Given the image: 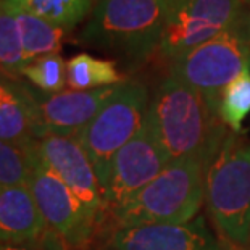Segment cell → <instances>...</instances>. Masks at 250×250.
Here are the masks:
<instances>
[{
  "instance_id": "cell-23",
  "label": "cell",
  "mask_w": 250,
  "mask_h": 250,
  "mask_svg": "<svg viewBox=\"0 0 250 250\" xmlns=\"http://www.w3.org/2000/svg\"><path fill=\"white\" fill-rule=\"evenodd\" d=\"M0 250H37L31 244H0Z\"/></svg>"
},
{
  "instance_id": "cell-2",
  "label": "cell",
  "mask_w": 250,
  "mask_h": 250,
  "mask_svg": "<svg viewBox=\"0 0 250 250\" xmlns=\"http://www.w3.org/2000/svg\"><path fill=\"white\" fill-rule=\"evenodd\" d=\"M179 0H95L79 41L139 62L160 47Z\"/></svg>"
},
{
  "instance_id": "cell-19",
  "label": "cell",
  "mask_w": 250,
  "mask_h": 250,
  "mask_svg": "<svg viewBox=\"0 0 250 250\" xmlns=\"http://www.w3.org/2000/svg\"><path fill=\"white\" fill-rule=\"evenodd\" d=\"M250 113V68L244 70L221 92L218 102V116L223 125L239 132L242 121Z\"/></svg>"
},
{
  "instance_id": "cell-11",
  "label": "cell",
  "mask_w": 250,
  "mask_h": 250,
  "mask_svg": "<svg viewBox=\"0 0 250 250\" xmlns=\"http://www.w3.org/2000/svg\"><path fill=\"white\" fill-rule=\"evenodd\" d=\"M121 84L94 90H62L47 97H37L31 90L39 121L37 139L47 134L74 136L97 116L118 92Z\"/></svg>"
},
{
  "instance_id": "cell-18",
  "label": "cell",
  "mask_w": 250,
  "mask_h": 250,
  "mask_svg": "<svg viewBox=\"0 0 250 250\" xmlns=\"http://www.w3.org/2000/svg\"><path fill=\"white\" fill-rule=\"evenodd\" d=\"M26 63L15 13L0 0V79L18 81Z\"/></svg>"
},
{
  "instance_id": "cell-10",
  "label": "cell",
  "mask_w": 250,
  "mask_h": 250,
  "mask_svg": "<svg viewBox=\"0 0 250 250\" xmlns=\"http://www.w3.org/2000/svg\"><path fill=\"white\" fill-rule=\"evenodd\" d=\"M37 150L44 162L76 195L87 216L97 223L105 208V195L92 162L76 136L47 134L36 139Z\"/></svg>"
},
{
  "instance_id": "cell-8",
  "label": "cell",
  "mask_w": 250,
  "mask_h": 250,
  "mask_svg": "<svg viewBox=\"0 0 250 250\" xmlns=\"http://www.w3.org/2000/svg\"><path fill=\"white\" fill-rule=\"evenodd\" d=\"M246 0H179L165 28L160 50L176 60L229 29L244 15Z\"/></svg>"
},
{
  "instance_id": "cell-15",
  "label": "cell",
  "mask_w": 250,
  "mask_h": 250,
  "mask_svg": "<svg viewBox=\"0 0 250 250\" xmlns=\"http://www.w3.org/2000/svg\"><path fill=\"white\" fill-rule=\"evenodd\" d=\"M12 12L15 13L20 28L26 62H31L42 55L60 54L63 37L66 33L65 28H60L50 21H45L33 13L23 12V10L12 8Z\"/></svg>"
},
{
  "instance_id": "cell-9",
  "label": "cell",
  "mask_w": 250,
  "mask_h": 250,
  "mask_svg": "<svg viewBox=\"0 0 250 250\" xmlns=\"http://www.w3.org/2000/svg\"><path fill=\"white\" fill-rule=\"evenodd\" d=\"M171 162L155 132L146 123L132 139L121 147L110 165L104 188L105 207L115 210L150 184Z\"/></svg>"
},
{
  "instance_id": "cell-4",
  "label": "cell",
  "mask_w": 250,
  "mask_h": 250,
  "mask_svg": "<svg viewBox=\"0 0 250 250\" xmlns=\"http://www.w3.org/2000/svg\"><path fill=\"white\" fill-rule=\"evenodd\" d=\"M210 213L221 236L250 246V146L226 136L205 173Z\"/></svg>"
},
{
  "instance_id": "cell-7",
  "label": "cell",
  "mask_w": 250,
  "mask_h": 250,
  "mask_svg": "<svg viewBox=\"0 0 250 250\" xmlns=\"http://www.w3.org/2000/svg\"><path fill=\"white\" fill-rule=\"evenodd\" d=\"M31 160L28 188L44 221L71 246H83L94 231L95 223L87 216L70 188L44 162L36 139L26 146Z\"/></svg>"
},
{
  "instance_id": "cell-20",
  "label": "cell",
  "mask_w": 250,
  "mask_h": 250,
  "mask_svg": "<svg viewBox=\"0 0 250 250\" xmlns=\"http://www.w3.org/2000/svg\"><path fill=\"white\" fill-rule=\"evenodd\" d=\"M21 76L42 92L58 94L66 86V62L60 54L37 57L26 63Z\"/></svg>"
},
{
  "instance_id": "cell-22",
  "label": "cell",
  "mask_w": 250,
  "mask_h": 250,
  "mask_svg": "<svg viewBox=\"0 0 250 250\" xmlns=\"http://www.w3.org/2000/svg\"><path fill=\"white\" fill-rule=\"evenodd\" d=\"M220 246L223 250H249L247 247H242V246H239V244H234L232 241H229V239L225 237V236L220 237Z\"/></svg>"
},
{
  "instance_id": "cell-17",
  "label": "cell",
  "mask_w": 250,
  "mask_h": 250,
  "mask_svg": "<svg viewBox=\"0 0 250 250\" xmlns=\"http://www.w3.org/2000/svg\"><path fill=\"white\" fill-rule=\"evenodd\" d=\"M12 8L33 13L60 28L73 29L86 20L95 5V0H5Z\"/></svg>"
},
{
  "instance_id": "cell-16",
  "label": "cell",
  "mask_w": 250,
  "mask_h": 250,
  "mask_svg": "<svg viewBox=\"0 0 250 250\" xmlns=\"http://www.w3.org/2000/svg\"><path fill=\"white\" fill-rule=\"evenodd\" d=\"M121 83L123 76L113 60L78 54L66 62V84L71 90H94Z\"/></svg>"
},
{
  "instance_id": "cell-12",
  "label": "cell",
  "mask_w": 250,
  "mask_h": 250,
  "mask_svg": "<svg viewBox=\"0 0 250 250\" xmlns=\"http://www.w3.org/2000/svg\"><path fill=\"white\" fill-rule=\"evenodd\" d=\"M111 250H223L202 218L186 225H142L118 228Z\"/></svg>"
},
{
  "instance_id": "cell-5",
  "label": "cell",
  "mask_w": 250,
  "mask_h": 250,
  "mask_svg": "<svg viewBox=\"0 0 250 250\" xmlns=\"http://www.w3.org/2000/svg\"><path fill=\"white\" fill-rule=\"evenodd\" d=\"M250 68V17L242 15L229 29L173 60V74L194 87L218 113L225 87Z\"/></svg>"
},
{
  "instance_id": "cell-6",
  "label": "cell",
  "mask_w": 250,
  "mask_h": 250,
  "mask_svg": "<svg viewBox=\"0 0 250 250\" xmlns=\"http://www.w3.org/2000/svg\"><path fill=\"white\" fill-rule=\"evenodd\" d=\"M148 92L139 83H123L97 116L78 131L76 139L92 162L102 189L116 152L125 147L147 120Z\"/></svg>"
},
{
  "instance_id": "cell-21",
  "label": "cell",
  "mask_w": 250,
  "mask_h": 250,
  "mask_svg": "<svg viewBox=\"0 0 250 250\" xmlns=\"http://www.w3.org/2000/svg\"><path fill=\"white\" fill-rule=\"evenodd\" d=\"M31 160L26 147L0 141V188L28 184Z\"/></svg>"
},
{
  "instance_id": "cell-3",
  "label": "cell",
  "mask_w": 250,
  "mask_h": 250,
  "mask_svg": "<svg viewBox=\"0 0 250 250\" xmlns=\"http://www.w3.org/2000/svg\"><path fill=\"white\" fill-rule=\"evenodd\" d=\"M205 173L207 163L200 158L169 162L150 184L111 213L120 228L190 223L204 200Z\"/></svg>"
},
{
  "instance_id": "cell-14",
  "label": "cell",
  "mask_w": 250,
  "mask_h": 250,
  "mask_svg": "<svg viewBox=\"0 0 250 250\" xmlns=\"http://www.w3.org/2000/svg\"><path fill=\"white\" fill-rule=\"evenodd\" d=\"M37 134L39 121L31 90L18 81L0 79V141L26 147Z\"/></svg>"
},
{
  "instance_id": "cell-13",
  "label": "cell",
  "mask_w": 250,
  "mask_h": 250,
  "mask_svg": "<svg viewBox=\"0 0 250 250\" xmlns=\"http://www.w3.org/2000/svg\"><path fill=\"white\" fill-rule=\"evenodd\" d=\"M45 225L28 184L0 188V244H31Z\"/></svg>"
},
{
  "instance_id": "cell-1",
  "label": "cell",
  "mask_w": 250,
  "mask_h": 250,
  "mask_svg": "<svg viewBox=\"0 0 250 250\" xmlns=\"http://www.w3.org/2000/svg\"><path fill=\"white\" fill-rule=\"evenodd\" d=\"M147 121L169 160H213L225 139V125L205 99L174 74L157 89L147 111Z\"/></svg>"
}]
</instances>
